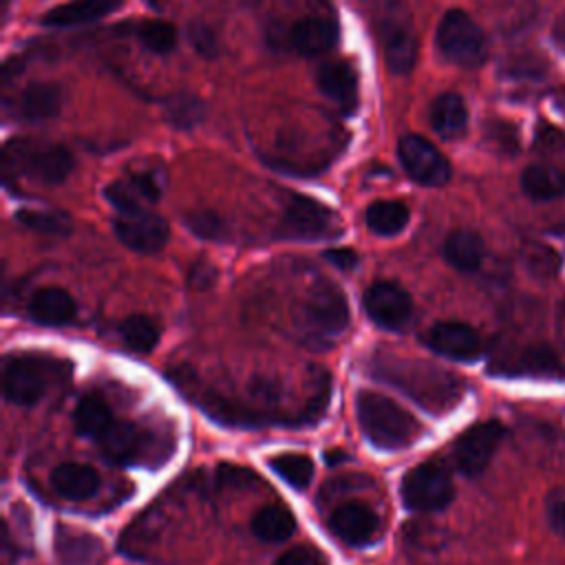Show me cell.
I'll use <instances>...</instances> for the list:
<instances>
[{"label":"cell","mask_w":565,"mask_h":565,"mask_svg":"<svg viewBox=\"0 0 565 565\" xmlns=\"http://www.w3.org/2000/svg\"><path fill=\"white\" fill-rule=\"evenodd\" d=\"M355 411L364 437L380 450H399L419 437L417 419L386 395L360 391Z\"/></svg>","instance_id":"obj_1"},{"label":"cell","mask_w":565,"mask_h":565,"mask_svg":"<svg viewBox=\"0 0 565 565\" xmlns=\"http://www.w3.org/2000/svg\"><path fill=\"white\" fill-rule=\"evenodd\" d=\"M384 364L386 382L395 384L404 393H408L413 399H417L422 406H428L433 411H444L446 406L455 404L459 397L457 377L433 369V366H411L402 364V360H395Z\"/></svg>","instance_id":"obj_2"},{"label":"cell","mask_w":565,"mask_h":565,"mask_svg":"<svg viewBox=\"0 0 565 565\" xmlns=\"http://www.w3.org/2000/svg\"><path fill=\"white\" fill-rule=\"evenodd\" d=\"M437 46L446 60L463 68H477L488 55L481 26L461 9H450L437 26Z\"/></svg>","instance_id":"obj_3"},{"label":"cell","mask_w":565,"mask_h":565,"mask_svg":"<svg viewBox=\"0 0 565 565\" xmlns=\"http://www.w3.org/2000/svg\"><path fill=\"white\" fill-rule=\"evenodd\" d=\"M402 501L408 510L415 512H435L444 510L452 497H455V486L448 468L437 461H424L411 468L399 486Z\"/></svg>","instance_id":"obj_4"},{"label":"cell","mask_w":565,"mask_h":565,"mask_svg":"<svg viewBox=\"0 0 565 565\" xmlns=\"http://www.w3.org/2000/svg\"><path fill=\"white\" fill-rule=\"evenodd\" d=\"M4 159L15 163L31 179L55 185L73 170V154L60 143H38L31 139H13L4 148Z\"/></svg>","instance_id":"obj_5"},{"label":"cell","mask_w":565,"mask_h":565,"mask_svg":"<svg viewBox=\"0 0 565 565\" xmlns=\"http://www.w3.org/2000/svg\"><path fill=\"white\" fill-rule=\"evenodd\" d=\"M280 234L285 238H298V241H320V238H333L340 234V221L316 199L294 194L285 207L282 221H280Z\"/></svg>","instance_id":"obj_6"},{"label":"cell","mask_w":565,"mask_h":565,"mask_svg":"<svg viewBox=\"0 0 565 565\" xmlns=\"http://www.w3.org/2000/svg\"><path fill=\"white\" fill-rule=\"evenodd\" d=\"M377 33L384 49V60L391 73L406 75L417 60V33L408 13L399 4H391L377 24Z\"/></svg>","instance_id":"obj_7"},{"label":"cell","mask_w":565,"mask_h":565,"mask_svg":"<svg viewBox=\"0 0 565 565\" xmlns=\"http://www.w3.org/2000/svg\"><path fill=\"white\" fill-rule=\"evenodd\" d=\"M305 322L311 331L324 338L340 335L349 324V305L335 282L318 280L305 298Z\"/></svg>","instance_id":"obj_8"},{"label":"cell","mask_w":565,"mask_h":565,"mask_svg":"<svg viewBox=\"0 0 565 565\" xmlns=\"http://www.w3.org/2000/svg\"><path fill=\"white\" fill-rule=\"evenodd\" d=\"M397 157L413 181L426 188H439L450 179L448 159L422 135H406L399 139Z\"/></svg>","instance_id":"obj_9"},{"label":"cell","mask_w":565,"mask_h":565,"mask_svg":"<svg viewBox=\"0 0 565 565\" xmlns=\"http://www.w3.org/2000/svg\"><path fill=\"white\" fill-rule=\"evenodd\" d=\"M503 435L505 430L497 419L479 422L468 430H463V435L455 441V448H452V459L457 468L466 477L481 475L488 468L490 459L494 457Z\"/></svg>","instance_id":"obj_10"},{"label":"cell","mask_w":565,"mask_h":565,"mask_svg":"<svg viewBox=\"0 0 565 565\" xmlns=\"http://www.w3.org/2000/svg\"><path fill=\"white\" fill-rule=\"evenodd\" d=\"M364 309L377 327L399 331L411 320L413 300L402 285L393 280H380L366 289Z\"/></svg>","instance_id":"obj_11"},{"label":"cell","mask_w":565,"mask_h":565,"mask_svg":"<svg viewBox=\"0 0 565 565\" xmlns=\"http://www.w3.org/2000/svg\"><path fill=\"white\" fill-rule=\"evenodd\" d=\"M115 234L117 238L141 254H154L168 243V223L148 210L137 212H119L115 218Z\"/></svg>","instance_id":"obj_12"},{"label":"cell","mask_w":565,"mask_h":565,"mask_svg":"<svg viewBox=\"0 0 565 565\" xmlns=\"http://www.w3.org/2000/svg\"><path fill=\"white\" fill-rule=\"evenodd\" d=\"M166 185V174L161 168H150L130 174L128 179L113 181L106 185L104 196L119 210V212H137L146 210L143 205L154 203L161 199Z\"/></svg>","instance_id":"obj_13"},{"label":"cell","mask_w":565,"mask_h":565,"mask_svg":"<svg viewBox=\"0 0 565 565\" xmlns=\"http://www.w3.org/2000/svg\"><path fill=\"white\" fill-rule=\"evenodd\" d=\"M4 397L18 406L35 404L46 391V375L42 364L29 355H13L2 369Z\"/></svg>","instance_id":"obj_14"},{"label":"cell","mask_w":565,"mask_h":565,"mask_svg":"<svg viewBox=\"0 0 565 565\" xmlns=\"http://www.w3.org/2000/svg\"><path fill=\"white\" fill-rule=\"evenodd\" d=\"M426 344L435 353L457 362H472L481 355L479 333L470 324L457 320H444L433 324L426 333Z\"/></svg>","instance_id":"obj_15"},{"label":"cell","mask_w":565,"mask_h":565,"mask_svg":"<svg viewBox=\"0 0 565 565\" xmlns=\"http://www.w3.org/2000/svg\"><path fill=\"white\" fill-rule=\"evenodd\" d=\"M338 40V26L331 18L324 15H305L298 18L287 35L285 44L300 55H320L329 51Z\"/></svg>","instance_id":"obj_16"},{"label":"cell","mask_w":565,"mask_h":565,"mask_svg":"<svg viewBox=\"0 0 565 565\" xmlns=\"http://www.w3.org/2000/svg\"><path fill=\"white\" fill-rule=\"evenodd\" d=\"M331 530L349 545H369L380 532V519L364 503H342L331 514Z\"/></svg>","instance_id":"obj_17"},{"label":"cell","mask_w":565,"mask_h":565,"mask_svg":"<svg viewBox=\"0 0 565 565\" xmlns=\"http://www.w3.org/2000/svg\"><path fill=\"white\" fill-rule=\"evenodd\" d=\"M318 88L344 113L358 108V73L349 62H327L316 75Z\"/></svg>","instance_id":"obj_18"},{"label":"cell","mask_w":565,"mask_h":565,"mask_svg":"<svg viewBox=\"0 0 565 565\" xmlns=\"http://www.w3.org/2000/svg\"><path fill=\"white\" fill-rule=\"evenodd\" d=\"M77 305L62 287H40L29 300V316L40 324L60 327L75 318Z\"/></svg>","instance_id":"obj_19"},{"label":"cell","mask_w":565,"mask_h":565,"mask_svg":"<svg viewBox=\"0 0 565 565\" xmlns=\"http://www.w3.org/2000/svg\"><path fill=\"white\" fill-rule=\"evenodd\" d=\"M51 483L60 497L68 501H84L99 490V475L88 463L66 461L51 472Z\"/></svg>","instance_id":"obj_20"},{"label":"cell","mask_w":565,"mask_h":565,"mask_svg":"<svg viewBox=\"0 0 565 565\" xmlns=\"http://www.w3.org/2000/svg\"><path fill=\"white\" fill-rule=\"evenodd\" d=\"M428 117L433 130L446 141L461 139L468 130V108L463 97L457 93H441L430 104Z\"/></svg>","instance_id":"obj_21"},{"label":"cell","mask_w":565,"mask_h":565,"mask_svg":"<svg viewBox=\"0 0 565 565\" xmlns=\"http://www.w3.org/2000/svg\"><path fill=\"white\" fill-rule=\"evenodd\" d=\"M64 102V93L57 84L35 82L29 84L18 97V115L26 121H46L53 119Z\"/></svg>","instance_id":"obj_22"},{"label":"cell","mask_w":565,"mask_h":565,"mask_svg":"<svg viewBox=\"0 0 565 565\" xmlns=\"http://www.w3.org/2000/svg\"><path fill=\"white\" fill-rule=\"evenodd\" d=\"M124 0H71L66 4H57L42 15V24L46 26H77L93 20H99L113 13Z\"/></svg>","instance_id":"obj_23"},{"label":"cell","mask_w":565,"mask_h":565,"mask_svg":"<svg viewBox=\"0 0 565 565\" xmlns=\"http://www.w3.org/2000/svg\"><path fill=\"white\" fill-rule=\"evenodd\" d=\"M102 556V543L97 536L79 530H57L55 558L60 565H93Z\"/></svg>","instance_id":"obj_24"},{"label":"cell","mask_w":565,"mask_h":565,"mask_svg":"<svg viewBox=\"0 0 565 565\" xmlns=\"http://www.w3.org/2000/svg\"><path fill=\"white\" fill-rule=\"evenodd\" d=\"M486 256L483 241L472 230H455L444 243V258L459 271H475Z\"/></svg>","instance_id":"obj_25"},{"label":"cell","mask_w":565,"mask_h":565,"mask_svg":"<svg viewBox=\"0 0 565 565\" xmlns=\"http://www.w3.org/2000/svg\"><path fill=\"white\" fill-rule=\"evenodd\" d=\"M75 430L88 439L99 441L115 424L110 406L97 395H84L73 413Z\"/></svg>","instance_id":"obj_26"},{"label":"cell","mask_w":565,"mask_h":565,"mask_svg":"<svg viewBox=\"0 0 565 565\" xmlns=\"http://www.w3.org/2000/svg\"><path fill=\"white\" fill-rule=\"evenodd\" d=\"M521 190L532 201H552L565 194V172L550 163L527 166L521 174Z\"/></svg>","instance_id":"obj_27"},{"label":"cell","mask_w":565,"mask_h":565,"mask_svg":"<svg viewBox=\"0 0 565 565\" xmlns=\"http://www.w3.org/2000/svg\"><path fill=\"white\" fill-rule=\"evenodd\" d=\"M294 530H296L294 514L278 503L260 508L252 519V532L260 541L280 543V541H287L294 534Z\"/></svg>","instance_id":"obj_28"},{"label":"cell","mask_w":565,"mask_h":565,"mask_svg":"<svg viewBox=\"0 0 565 565\" xmlns=\"http://www.w3.org/2000/svg\"><path fill=\"white\" fill-rule=\"evenodd\" d=\"M408 207L399 201H375L366 210V227L377 236H395L408 223Z\"/></svg>","instance_id":"obj_29"},{"label":"cell","mask_w":565,"mask_h":565,"mask_svg":"<svg viewBox=\"0 0 565 565\" xmlns=\"http://www.w3.org/2000/svg\"><path fill=\"white\" fill-rule=\"evenodd\" d=\"M514 373L521 375H534V377H552V380H563L565 377V366L558 362L552 349L536 344L527 347L516 360H514Z\"/></svg>","instance_id":"obj_30"},{"label":"cell","mask_w":565,"mask_h":565,"mask_svg":"<svg viewBox=\"0 0 565 565\" xmlns=\"http://www.w3.org/2000/svg\"><path fill=\"white\" fill-rule=\"evenodd\" d=\"M271 470L294 490H305L313 479V461L300 452H282L269 459Z\"/></svg>","instance_id":"obj_31"},{"label":"cell","mask_w":565,"mask_h":565,"mask_svg":"<svg viewBox=\"0 0 565 565\" xmlns=\"http://www.w3.org/2000/svg\"><path fill=\"white\" fill-rule=\"evenodd\" d=\"M104 450V455L113 461H132L137 448H139V430L130 424L115 422L113 428L97 441Z\"/></svg>","instance_id":"obj_32"},{"label":"cell","mask_w":565,"mask_h":565,"mask_svg":"<svg viewBox=\"0 0 565 565\" xmlns=\"http://www.w3.org/2000/svg\"><path fill=\"white\" fill-rule=\"evenodd\" d=\"M121 335L130 349L139 353H148L154 349L159 340V324L148 316L135 313L121 322Z\"/></svg>","instance_id":"obj_33"},{"label":"cell","mask_w":565,"mask_h":565,"mask_svg":"<svg viewBox=\"0 0 565 565\" xmlns=\"http://www.w3.org/2000/svg\"><path fill=\"white\" fill-rule=\"evenodd\" d=\"M205 115V106L194 95H174L163 106V119L174 128H192Z\"/></svg>","instance_id":"obj_34"},{"label":"cell","mask_w":565,"mask_h":565,"mask_svg":"<svg viewBox=\"0 0 565 565\" xmlns=\"http://www.w3.org/2000/svg\"><path fill=\"white\" fill-rule=\"evenodd\" d=\"M15 218L40 234H68L71 232V218L64 212H51V210H18Z\"/></svg>","instance_id":"obj_35"},{"label":"cell","mask_w":565,"mask_h":565,"mask_svg":"<svg viewBox=\"0 0 565 565\" xmlns=\"http://www.w3.org/2000/svg\"><path fill=\"white\" fill-rule=\"evenodd\" d=\"M137 38L148 51L157 55H168L177 44V29L161 20H148L137 29Z\"/></svg>","instance_id":"obj_36"},{"label":"cell","mask_w":565,"mask_h":565,"mask_svg":"<svg viewBox=\"0 0 565 565\" xmlns=\"http://www.w3.org/2000/svg\"><path fill=\"white\" fill-rule=\"evenodd\" d=\"M523 263L527 271L541 280H550L558 271V254L543 245V243H530L523 249Z\"/></svg>","instance_id":"obj_37"},{"label":"cell","mask_w":565,"mask_h":565,"mask_svg":"<svg viewBox=\"0 0 565 565\" xmlns=\"http://www.w3.org/2000/svg\"><path fill=\"white\" fill-rule=\"evenodd\" d=\"M185 225L190 232L205 241H218L225 236V223L218 214L205 210V212H192L185 216Z\"/></svg>","instance_id":"obj_38"},{"label":"cell","mask_w":565,"mask_h":565,"mask_svg":"<svg viewBox=\"0 0 565 565\" xmlns=\"http://www.w3.org/2000/svg\"><path fill=\"white\" fill-rule=\"evenodd\" d=\"M545 519L552 532L565 536V486H556L545 497Z\"/></svg>","instance_id":"obj_39"},{"label":"cell","mask_w":565,"mask_h":565,"mask_svg":"<svg viewBox=\"0 0 565 565\" xmlns=\"http://www.w3.org/2000/svg\"><path fill=\"white\" fill-rule=\"evenodd\" d=\"M188 40L196 49V53H201L203 57H216L218 55L216 38L212 33V29L205 26L203 22L188 24Z\"/></svg>","instance_id":"obj_40"},{"label":"cell","mask_w":565,"mask_h":565,"mask_svg":"<svg viewBox=\"0 0 565 565\" xmlns=\"http://www.w3.org/2000/svg\"><path fill=\"white\" fill-rule=\"evenodd\" d=\"M274 565H327V558L322 552L309 545H298L282 552Z\"/></svg>","instance_id":"obj_41"},{"label":"cell","mask_w":565,"mask_h":565,"mask_svg":"<svg viewBox=\"0 0 565 565\" xmlns=\"http://www.w3.org/2000/svg\"><path fill=\"white\" fill-rule=\"evenodd\" d=\"M324 258L335 265L338 269H353L358 265V254L353 249L347 247H335V249H327Z\"/></svg>","instance_id":"obj_42"},{"label":"cell","mask_w":565,"mask_h":565,"mask_svg":"<svg viewBox=\"0 0 565 565\" xmlns=\"http://www.w3.org/2000/svg\"><path fill=\"white\" fill-rule=\"evenodd\" d=\"M552 38L554 42L565 51V13L554 22V29H552Z\"/></svg>","instance_id":"obj_43"},{"label":"cell","mask_w":565,"mask_h":565,"mask_svg":"<svg viewBox=\"0 0 565 565\" xmlns=\"http://www.w3.org/2000/svg\"><path fill=\"white\" fill-rule=\"evenodd\" d=\"M563 108H565V95H563Z\"/></svg>","instance_id":"obj_44"}]
</instances>
